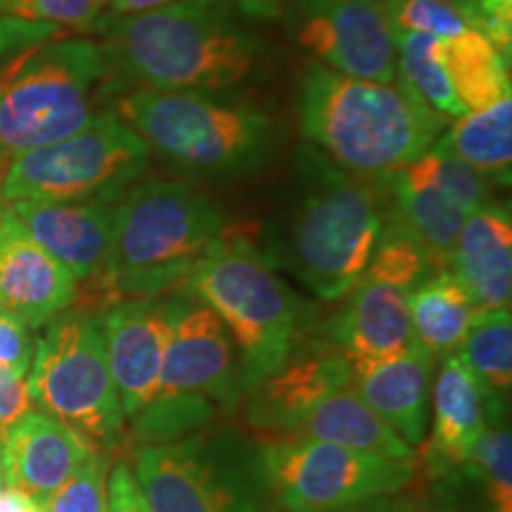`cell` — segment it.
Wrapping results in <instances>:
<instances>
[{"label":"cell","mask_w":512,"mask_h":512,"mask_svg":"<svg viewBox=\"0 0 512 512\" xmlns=\"http://www.w3.org/2000/svg\"><path fill=\"white\" fill-rule=\"evenodd\" d=\"M384 181L394 214L430 252L437 273L451 268L467 216L494 202L491 183L439 143Z\"/></svg>","instance_id":"obj_13"},{"label":"cell","mask_w":512,"mask_h":512,"mask_svg":"<svg viewBox=\"0 0 512 512\" xmlns=\"http://www.w3.org/2000/svg\"><path fill=\"white\" fill-rule=\"evenodd\" d=\"M29 370L34 406L62 420L95 448L121 439L126 415L107 363L102 318L69 311L50 320Z\"/></svg>","instance_id":"obj_11"},{"label":"cell","mask_w":512,"mask_h":512,"mask_svg":"<svg viewBox=\"0 0 512 512\" xmlns=\"http://www.w3.org/2000/svg\"><path fill=\"white\" fill-rule=\"evenodd\" d=\"M102 8L105 0H0V17L86 29L98 22Z\"/></svg>","instance_id":"obj_34"},{"label":"cell","mask_w":512,"mask_h":512,"mask_svg":"<svg viewBox=\"0 0 512 512\" xmlns=\"http://www.w3.org/2000/svg\"><path fill=\"white\" fill-rule=\"evenodd\" d=\"M396 41V79L406 83L418 98L430 105L446 121L467 114V107L453 91L439 57L441 38L425 34H394Z\"/></svg>","instance_id":"obj_29"},{"label":"cell","mask_w":512,"mask_h":512,"mask_svg":"<svg viewBox=\"0 0 512 512\" xmlns=\"http://www.w3.org/2000/svg\"><path fill=\"white\" fill-rule=\"evenodd\" d=\"M394 505L387 496L384 498H373V501L358 503V505H349V508H339V510H325V512H392Z\"/></svg>","instance_id":"obj_41"},{"label":"cell","mask_w":512,"mask_h":512,"mask_svg":"<svg viewBox=\"0 0 512 512\" xmlns=\"http://www.w3.org/2000/svg\"><path fill=\"white\" fill-rule=\"evenodd\" d=\"M434 273H437V268L432 264L430 252L422 247V242L403 226L394 209L389 207L387 223H384L380 242H377L375 254L363 278L411 292Z\"/></svg>","instance_id":"obj_31"},{"label":"cell","mask_w":512,"mask_h":512,"mask_svg":"<svg viewBox=\"0 0 512 512\" xmlns=\"http://www.w3.org/2000/svg\"><path fill=\"white\" fill-rule=\"evenodd\" d=\"M76 278L31 238L8 202L0 200V309L41 328L76 299Z\"/></svg>","instance_id":"obj_16"},{"label":"cell","mask_w":512,"mask_h":512,"mask_svg":"<svg viewBox=\"0 0 512 512\" xmlns=\"http://www.w3.org/2000/svg\"><path fill=\"white\" fill-rule=\"evenodd\" d=\"M456 354L475 373L486 396L503 401L512 387L510 309L477 311Z\"/></svg>","instance_id":"obj_28"},{"label":"cell","mask_w":512,"mask_h":512,"mask_svg":"<svg viewBox=\"0 0 512 512\" xmlns=\"http://www.w3.org/2000/svg\"><path fill=\"white\" fill-rule=\"evenodd\" d=\"M415 339L432 356L456 354L479 311L451 271L434 273L408 292Z\"/></svg>","instance_id":"obj_25"},{"label":"cell","mask_w":512,"mask_h":512,"mask_svg":"<svg viewBox=\"0 0 512 512\" xmlns=\"http://www.w3.org/2000/svg\"><path fill=\"white\" fill-rule=\"evenodd\" d=\"M183 287L226 325L238 349L247 392L292 356L299 325L297 297L252 242L230 235L226 228Z\"/></svg>","instance_id":"obj_6"},{"label":"cell","mask_w":512,"mask_h":512,"mask_svg":"<svg viewBox=\"0 0 512 512\" xmlns=\"http://www.w3.org/2000/svg\"><path fill=\"white\" fill-rule=\"evenodd\" d=\"M102 335L121 411L136 418L159 392L169 302L166 299H121L102 316Z\"/></svg>","instance_id":"obj_15"},{"label":"cell","mask_w":512,"mask_h":512,"mask_svg":"<svg viewBox=\"0 0 512 512\" xmlns=\"http://www.w3.org/2000/svg\"><path fill=\"white\" fill-rule=\"evenodd\" d=\"M110 5L114 17H126V15H140V12H150L164 5L176 3V0H105Z\"/></svg>","instance_id":"obj_39"},{"label":"cell","mask_w":512,"mask_h":512,"mask_svg":"<svg viewBox=\"0 0 512 512\" xmlns=\"http://www.w3.org/2000/svg\"><path fill=\"white\" fill-rule=\"evenodd\" d=\"M34 349L29 325L0 309V370L27 377L31 361H34Z\"/></svg>","instance_id":"obj_36"},{"label":"cell","mask_w":512,"mask_h":512,"mask_svg":"<svg viewBox=\"0 0 512 512\" xmlns=\"http://www.w3.org/2000/svg\"><path fill=\"white\" fill-rule=\"evenodd\" d=\"M465 29L477 31L505 57L512 53V0H448Z\"/></svg>","instance_id":"obj_35"},{"label":"cell","mask_w":512,"mask_h":512,"mask_svg":"<svg viewBox=\"0 0 512 512\" xmlns=\"http://www.w3.org/2000/svg\"><path fill=\"white\" fill-rule=\"evenodd\" d=\"M105 512H147L145 498L140 494L136 475H133V467L124 460L110 472Z\"/></svg>","instance_id":"obj_38"},{"label":"cell","mask_w":512,"mask_h":512,"mask_svg":"<svg viewBox=\"0 0 512 512\" xmlns=\"http://www.w3.org/2000/svg\"><path fill=\"white\" fill-rule=\"evenodd\" d=\"M226 230V216L188 181H136L117 200L102 280L114 299H157L183 285Z\"/></svg>","instance_id":"obj_4"},{"label":"cell","mask_w":512,"mask_h":512,"mask_svg":"<svg viewBox=\"0 0 512 512\" xmlns=\"http://www.w3.org/2000/svg\"><path fill=\"white\" fill-rule=\"evenodd\" d=\"M451 273L479 311L510 309L512 216L508 207L491 202L467 216L451 254Z\"/></svg>","instance_id":"obj_22"},{"label":"cell","mask_w":512,"mask_h":512,"mask_svg":"<svg viewBox=\"0 0 512 512\" xmlns=\"http://www.w3.org/2000/svg\"><path fill=\"white\" fill-rule=\"evenodd\" d=\"M349 363L337 351L287 358L283 368L261 380L252 401V422L285 432L313 403L349 387Z\"/></svg>","instance_id":"obj_24"},{"label":"cell","mask_w":512,"mask_h":512,"mask_svg":"<svg viewBox=\"0 0 512 512\" xmlns=\"http://www.w3.org/2000/svg\"><path fill=\"white\" fill-rule=\"evenodd\" d=\"M349 387L408 446H420L430 427L434 356L420 344L399 356L349 366Z\"/></svg>","instance_id":"obj_19"},{"label":"cell","mask_w":512,"mask_h":512,"mask_svg":"<svg viewBox=\"0 0 512 512\" xmlns=\"http://www.w3.org/2000/svg\"><path fill=\"white\" fill-rule=\"evenodd\" d=\"M5 489V467H3V446H0V491Z\"/></svg>","instance_id":"obj_42"},{"label":"cell","mask_w":512,"mask_h":512,"mask_svg":"<svg viewBox=\"0 0 512 512\" xmlns=\"http://www.w3.org/2000/svg\"><path fill=\"white\" fill-rule=\"evenodd\" d=\"M347 297L349 302L332 318L330 337L349 366L399 356L418 344L408 292L363 278Z\"/></svg>","instance_id":"obj_20"},{"label":"cell","mask_w":512,"mask_h":512,"mask_svg":"<svg viewBox=\"0 0 512 512\" xmlns=\"http://www.w3.org/2000/svg\"><path fill=\"white\" fill-rule=\"evenodd\" d=\"M430 420L427 465L434 475H448L470 460L489 420V396L458 354L444 356L432 380Z\"/></svg>","instance_id":"obj_21"},{"label":"cell","mask_w":512,"mask_h":512,"mask_svg":"<svg viewBox=\"0 0 512 512\" xmlns=\"http://www.w3.org/2000/svg\"><path fill=\"white\" fill-rule=\"evenodd\" d=\"M5 484L41 505L100 448L46 411H29L3 439Z\"/></svg>","instance_id":"obj_18"},{"label":"cell","mask_w":512,"mask_h":512,"mask_svg":"<svg viewBox=\"0 0 512 512\" xmlns=\"http://www.w3.org/2000/svg\"><path fill=\"white\" fill-rule=\"evenodd\" d=\"M290 36L318 64L354 79L396 81V41L382 0H294Z\"/></svg>","instance_id":"obj_14"},{"label":"cell","mask_w":512,"mask_h":512,"mask_svg":"<svg viewBox=\"0 0 512 512\" xmlns=\"http://www.w3.org/2000/svg\"><path fill=\"white\" fill-rule=\"evenodd\" d=\"M107 69L102 46L88 38H55L19 57L0 81V159L91 124Z\"/></svg>","instance_id":"obj_8"},{"label":"cell","mask_w":512,"mask_h":512,"mask_svg":"<svg viewBox=\"0 0 512 512\" xmlns=\"http://www.w3.org/2000/svg\"><path fill=\"white\" fill-rule=\"evenodd\" d=\"M304 138L342 171L384 178L425 155L448 121L401 79H354L313 62L299 79Z\"/></svg>","instance_id":"obj_2"},{"label":"cell","mask_w":512,"mask_h":512,"mask_svg":"<svg viewBox=\"0 0 512 512\" xmlns=\"http://www.w3.org/2000/svg\"><path fill=\"white\" fill-rule=\"evenodd\" d=\"M166 302L169 337L159 392L131 418L133 439L140 446L166 444L204 430L238 406L247 392L235 344L219 316L190 294Z\"/></svg>","instance_id":"obj_7"},{"label":"cell","mask_w":512,"mask_h":512,"mask_svg":"<svg viewBox=\"0 0 512 512\" xmlns=\"http://www.w3.org/2000/svg\"><path fill=\"white\" fill-rule=\"evenodd\" d=\"M117 117L166 162L214 181L264 169L283 138L264 110L219 91L138 88L119 100Z\"/></svg>","instance_id":"obj_5"},{"label":"cell","mask_w":512,"mask_h":512,"mask_svg":"<svg viewBox=\"0 0 512 512\" xmlns=\"http://www.w3.org/2000/svg\"><path fill=\"white\" fill-rule=\"evenodd\" d=\"M266 482L275 505L287 512L339 510L392 496L413 479V460L309 439L273 441L261 448Z\"/></svg>","instance_id":"obj_12"},{"label":"cell","mask_w":512,"mask_h":512,"mask_svg":"<svg viewBox=\"0 0 512 512\" xmlns=\"http://www.w3.org/2000/svg\"><path fill=\"white\" fill-rule=\"evenodd\" d=\"M501 401L489 396V420L465 467L484 496L486 512H512V437Z\"/></svg>","instance_id":"obj_30"},{"label":"cell","mask_w":512,"mask_h":512,"mask_svg":"<svg viewBox=\"0 0 512 512\" xmlns=\"http://www.w3.org/2000/svg\"><path fill=\"white\" fill-rule=\"evenodd\" d=\"M384 178L342 171L323 152H297V190L280 233V261L325 302L347 297L366 275L387 223Z\"/></svg>","instance_id":"obj_3"},{"label":"cell","mask_w":512,"mask_h":512,"mask_svg":"<svg viewBox=\"0 0 512 512\" xmlns=\"http://www.w3.org/2000/svg\"><path fill=\"white\" fill-rule=\"evenodd\" d=\"M451 155L470 164L489 183L510 185L512 178V95L467 112L437 138Z\"/></svg>","instance_id":"obj_26"},{"label":"cell","mask_w":512,"mask_h":512,"mask_svg":"<svg viewBox=\"0 0 512 512\" xmlns=\"http://www.w3.org/2000/svg\"><path fill=\"white\" fill-rule=\"evenodd\" d=\"M261 3V0H259ZM252 0H176L107 24V64L143 88L226 91L252 76L266 53Z\"/></svg>","instance_id":"obj_1"},{"label":"cell","mask_w":512,"mask_h":512,"mask_svg":"<svg viewBox=\"0 0 512 512\" xmlns=\"http://www.w3.org/2000/svg\"><path fill=\"white\" fill-rule=\"evenodd\" d=\"M290 439L325 441L392 460H413V448L396 434L351 387L313 403L287 427Z\"/></svg>","instance_id":"obj_23"},{"label":"cell","mask_w":512,"mask_h":512,"mask_svg":"<svg viewBox=\"0 0 512 512\" xmlns=\"http://www.w3.org/2000/svg\"><path fill=\"white\" fill-rule=\"evenodd\" d=\"M394 34L451 38L465 31L463 19L448 0H382Z\"/></svg>","instance_id":"obj_32"},{"label":"cell","mask_w":512,"mask_h":512,"mask_svg":"<svg viewBox=\"0 0 512 512\" xmlns=\"http://www.w3.org/2000/svg\"><path fill=\"white\" fill-rule=\"evenodd\" d=\"M133 475L147 512H273L261 451L233 432L143 446Z\"/></svg>","instance_id":"obj_9"},{"label":"cell","mask_w":512,"mask_h":512,"mask_svg":"<svg viewBox=\"0 0 512 512\" xmlns=\"http://www.w3.org/2000/svg\"><path fill=\"white\" fill-rule=\"evenodd\" d=\"M29 411H34V401L27 380L22 375L0 370V444Z\"/></svg>","instance_id":"obj_37"},{"label":"cell","mask_w":512,"mask_h":512,"mask_svg":"<svg viewBox=\"0 0 512 512\" xmlns=\"http://www.w3.org/2000/svg\"><path fill=\"white\" fill-rule=\"evenodd\" d=\"M0 512H41V505L24 491L8 486L0 491Z\"/></svg>","instance_id":"obj_40"},{"label":"cell","mask_w":512,"mask_h":512,"mask_svg":"<svg viewBox=\"0 0 512 512\" xmlns=\"http://www.w3.org/2000/svg\"><path fill=\"white\" fill-rule=\"evenodd\" d=\"M150 147L117 114H98L91 124L57 143L19 152L0 181L5 202L119 200L140 181Z\"/></svg>","instance_id":"obj_10"},{"label":"cell","mask_w":512,"mask_h":512,"mask_svg":"<svg viewBox=\"0 0 512 512\" xmlns=\"http://www.w3.org/2000/svg\"><path fill=\"white\" fill-rule=\"evenodd\" d=\"M107 475V456L98 451L41 503V512H105Z\"/></svg>","instance_id":"obj_33"},{"label":"cell","mask_w":512,"mask_h":512,"mask_svg":"<svg viewBox=\"0 0 512 512\" xmlns=\"http://www.w3.org/2000/svg\"><path fill=\"white\" fill-rule=\"evenodd\" d=\"M439 57L467 112L484 110L510 95V57L477 31L441 38Z\"/></svg>","instance_id":"obj_27"},{"label":"cell","mask_w":512,"mask_h":512,"mask_svg":"<svg viewBox=\"0 0 512 512\" xmlns=\"http://www.w3.org/2000/svg\"><path fill=\"white\" fill-rule=\"evenodd\" d=\"M8 204L31 238L76 280H91L102 273L112 249L117 200Z\"/></svg>","instance_id":"obj_17"}]
</instances>
